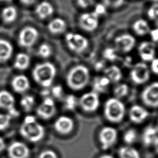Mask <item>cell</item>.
I'll return each instance as SVG.
<instances>
[{"label": "cell", "mask_w": 158, "mask_h": 158, "mask_svg": "<svg viewBox=\"0 0 158 158\" xmlns=\"http://www.w3.org/2000/svg\"><path fill=\"white\" fill-rule=\"evenodd\" d=\"M19 131L25 139L32 143H36L41 140L45 133L43 126L37 122L35 116L31 115L24 118Z\"/></svg>", "instance_id": "cell-1"}, {"label": "cell", "mask_w": 158, "mask_h": 158, "mask_svg": "<svg viewBox=\"0 0 158 158\" xmlns=\"http://www.w3.org/2000/svg\"><path fill=\"white\" fill-rule=\"evenodd\" d=\"M56 72V68L54 64L45 62L36 65L32 71V76L39 85L48 88L52 84Z\"/></svg>", "instance_id": "cell-2"}, {"label": "cell", "mask_w": 158, "mask_h": 158, "mask_svg": "<svg viewBox=\"0 0 158 158\" xmlns=\"http://www.w3.org/2000/svg\"><path fill=\"white\" fill-rule=\"evenodd\" d=\"M89 78L88 69L83 65H77L69 72L66 77V83L72 89L80 90L88 85Z\"/></svg>", "instance_id": "cell-3"}, {"label": "cell", "mask_w": 158, "mask_h": 158, "mask_svg": "<svg viewBox=\"0 0 158 158\" xmlns=\"http://www.w3.org/2000/svg\"><path fill=\"white\" fill-rule=\"evenodd\" d=\"M125 111L124 104L116 98L108 99L104 104V114L106 118L110 122H120L125 116Z\"/></svg>", "instance_id": "cell-4"}, {"label": "cell", "mask_w": 158, "mask_h": 158, "mask_svg": "<svg viewBox=\"0 0 158 158\" xmlns=\"http://www.w3.org/2000/svg\"><path fill=\"white\" fill-rule=\"evenodd\" d=\"M65 41L68 47L76 53L83 52L88 46V40L79 33L72 32L67 33Z\"/></svg>", "instance_id": "cell-5"}, {"label": "cell", "mask_w": 158, "mask_h": 158, "mask_svg": "<svg viewBox=\"0 0 158 158\" xmlns=\"http://www.w3.org/2000/svg\"><path fill=\"white\" fill-rule=\"evenodd\" d=\"M131 81L136 85L145 83L150 78V71L148 65L143 62L135 64L130 73Z\"/></svg>", "instance_id": "cell-6"}, {"label": "cell", "mask_w": 158, "mask_h": 158, "mask_svg": "<svg viewBox=\"0 0 158 158\" xmlns=\"http://www.w3.org/2000/svg\"><path fill=\"white\" fill-rule=\"evenodd\" d=\"M99 96L95 91L83 94L78 100V104L81 108L87 112L96 111L99 106Z\"/></svg>", "instance_id": "cell-7"}, {"label": "cell", "mask_w": 158, "mask_h": 158, "mask_svg": "<svg viewBox=\"0 0 158 158\" xmlns=\"http://www.w3.org/2000/svg\"><path fill=\"white\" fill-rule=\"evenodd\" d=\"M141 99L149 107H158V82H153L143 89Z\"/></svg>", "instance_id": "cell-8"}, {"label": "cell", "mask_w": 158, "mask_h": 158, "mask_svg": "<svg viewBox=\"0 0 158 158\" xmlns=\"http://www.w3.org/2000/svg\"><path fill=\"white\" fill-rule=\"evenodd\" d=\"M38 37V32L36 28L31 26L23 28L19 35V43L23 48H30L36 41Z\"/></svg>", "instance_id": "cell-9"}, {"label": "cell", "mask_w": 158, "mask_h": 158, "mask_svg": "<svg viewBox=\"0 0 158 158\" xmlns=\"http://www.w3.org/2000/svg\"><path fill=\"white\" fill-rule=\"evenodd\" d=\"M117 131L112 127H104L99 131V140L102 148L106 150L113 146L117 141Z\"/></svg>", "instance_id": "cell-10"}, {"label": "cell", "mask_w": 158, "mask_h": 158, "mask_svg": "<svg viewBox=\"0 0 158 158\" xmlns=\"http://www.w3.org/2000/svg\"><path fill=\"white\" fill-rule=\"evenodd\" d=\"M37 115L44 120L51 118L56 112V107L53 99L49 96L45 97L41 104L36 108Z\"/></svg>", "instance_id": "cell-11"}, {"label": "cell", "mask_w": 158, "mask_h": 158, "mask_svg": "<svg viewBox=\"0 0 158 158\" xmlns=\"http://www.w3.org/2000/svg\"><path fill=\"white\" fill-rule=\"evenodd\" d=\"M136 40L130 34H122L117 36L114 40V44L116 49L123 53L131 51L135 47Z\"/></svg>", "instance_id": "cell-12"}, {"label": "cell", "mask_w": 158, "mask_h": 158, "mask_svg": "<svg viewBox=\"0 0 158 158\" xmlns=\"http://www.w3.org/2000/svg\"><path fill=\"white\" fill-rule=\"evenodd\" d=\"M15 99L13 95L6 90L0 91V108L7 110L12 117H17L19 112L14 107Z\"/></svg>", "instance_id": "cell-13"}, {"label": "cell", "mask_w": 158, "mask_h": 158, "mask_svg": "<svg viewBox=\"0 0 158 158\" xmlns=\"http://www.w3.org/2000/svg\"><path fill=\"white\" fill-rule=\"evenodd\" d=\"M80 27L85 31H93L96 30L99 24V16L93 11L82 14L79 18Z\"/></svg>", "instance_id": "cell-14"}, {"label": "cell", "mask_w": 158, "mask_h": 158, "mask_svg": "<svg viewBox=\"0 0 158 158\" xmlns=\"http://www.w3.org/2000/svg\"><path fill=\"white\" fill-rule=\"evenodd\" d=\"M30 149L21 141L12 142L7 148V153L9 158H28Z\"/></svg>", "instance_id": "cell-15"}, {"label": "cell", "mask_w": 158, "mask_h": 158, "mask_svg": "<svg viewBox=\"0 0 158 158\" xmlns=\"http://www.w3.org/2000/svg\"><path fill=\"white\" fill-rule=\"evenodd\" d=\"M138 54L144 62L152 61L155 58L156 44L152 41H143L138 47Z\"/></svg>", "instance_id": "cell-16"}, {"label": "cell", "mask_w": 158, "mask_h": 158, "mask_svg": "<svg viewBox=\"0 0 158 158\" xmlns=\"http://www.w3.org/2000/svg\"><path fill=\"white\" fill-rule=\"evenodd\" d=\"M74 127L73 120L67 116L62 115L58 117L54 123L55 130L61 135H67L70 133Z\"/></svg>", "instance_id": "cell-17"}, {"label": "cell", "mask_w": 158, "mask_h": 158, "mask_svg": "<svg viewBox=\"0 0 158 158\" xmlns=\"http://www.w3.org/2000/svg\"><path fill=\"white\" fill-rule=\"evenodd\" d=\"M128 115L131 122L140 123L148 117L149 112L145 108L139 105H133L129 110Z\"/></svg>", "instance_id": "cell-18"}, {"label": "cell", "mask_w": 158, "mask_h": 158, "mask_svg": "<svg viewBox=\"0 0 158 158\" xmlns=\"http://www.w3.org/2000/svg\"><path fill=\"white\" fill-rule=\"evenodd\" d=\"M28 78L24 75L15 76L11 81V86L14 91L18 93H24L30 88Z\"/></svg>", "instance_id": "cell-19"}, {"label": "cell", "mask_w": 158, "mask_h": 158, "mask_svg": "<svg viewBox=\"0 0 158 158\" xmlns=\"http://www.w3.org/2000/svg\"><path fill=\"white\" fill-rule=\"evenodd\" d=\"M13 47L11 43L3 39H0V63L5 62L12 56Z\"/></svg>", "instance_id": "cell-20"}, {"label": "cell", "mask_w": 158, "mask_h": 158, "mask_svg": "<svg viewBox=\"0 0 158 158\" xmlns=\"http://www.w3.org/2000/svg\"><path fill=\"white\" fill-rule=\"evenodd\" d=\"M53 12L54 9L52 6L47 1L41 2L35 8V12L36 15L41 19H44L51 16Z\"/></svg>", "instance_id": "cell-21"}, {"label": "cell", "mask_w": 158, "mask_h": 158, "mask_svg": "<svg viewBox=\"0 0 158 158\" xmlns=\"http://www.w3.org/2000/svg\"><path fill=\"white\" fill-rule=\"evenodd\" d=\"M157 129L151 125L145 128L142 135V140L145 146H150L153 144L157 136Z\"/></svg>", "instance_id": "cell-22"}, {"label": "cell", "mask_w": 158, "mask_h": 158, "mask_svg": "<svg viewBox=\"0 0 158 158\" xmlns=\"http://www.w3.org/2000/svg\"><path fill=\"white\" fill-rule=\"evenodd\" d=\"M67 27L66 22L60 18H55L51 20L48 23L49 31L53 34H59L63 33Z\"/></svg>", "instance_id": "cell-23"}, {"label": "cell", "mask_w": 158, "mask_h": 158, "mask_svg": "<svg viewBox=\"0 0 158 158\" xmlns=\"http://www.w3.org/2000/svg\"><path fill=\"white\" fill-rule=\"evenodd\" d=\"M134 32L139 36H144L151 31L148 22L143 19L136 20L132 25Z\"/></svg>", "instance_id": "cell-24"}, {"label": "cell", "mask_w": 158, "mask_h": 158, "mask_svg": "<svg viewBox=\"0 0 158 158\" xmlns=\"http://www.w3.org/2000/svg\"><path fill=\"white\" fill-rule=\"evenodd\" d=\"M104 73L105 76L110 82L117 83L122 77V73L120 69L115 65H110L106 68L104 70Z\"/></svg>", "instance_id": "cell-25"}, {"label": "cell", "mask_w": 158, "mask_h": 158, "mask_svg": "<svg viewBox=\"0 0 158 158\" xmlns=\"http://www.w3.org/2000/svg\"><path fill=\"white\" fill-rule=\"evenodd\" d=\"M30 62V58L29 56L25 53L20 52L17 54L14 60V66L18 70H23L28 67Z\"/></svg>", "instance_id": "cell-26"}, {"label": "cell", "mask_w": 158, "mask_h": 158, "mask_svg": "<svg viewBox=\"0 0 158 158\" xmlns=\"http://www.w3.org/2000/svg\"><path fill=\"white\" fill-rule=\"evenodd\" d=\"M118 152L120 158H141L138 151L131 146H122Z\"/></svg>", "instance_id": "cell-27"}, {"label": "cell", "mask_w": 158, "mask_h": 158, "mask_svg": "<svg viewBox=\"0 0 158 158\" xmlns=\"http://www.w3.org/2000/svg\"><path fill=\"white\" fill-rule=\"evenodd\" d=\"M110 83V80L105 75L95 78L93 82L94 91L96 93L104 91Z\"/></svg>", "instance_id": "cell-28"}, {"label": "cell", "mask_w": 158, "mask_h": 158, "mask_svg": "<svg viewBox=\"0 0 158 158\" xmlns=\"http://www.w3.org/2000/svg\"><path fill=\"white\" fill-rule=\"evenodd\" d=\"M17 16V12L14 6H7L2 10V17L6 23L14 22Z\"/></svg>", "instance_id": "cell-29"}, {"label": "cell", "mask_w": 158, "mask_h": 158, "mask_svg": "<svg viewBox=\"0 0 158 158\" xmlns=\"http://www.w3.org/2000/svg\"><path fill=\"white\" fill-rule=\"evenodd\" d=\"M20 103L21 107L25 112H29L33 109L35 103V99L33 96L26 94L21 98Z\"/></svg>", "instance_id": "cell-30"}, {"label": "cell", "mask_w": 158, "mask_h": 158, "mask_svg": "<svg viewBox=\"0 0 158 158\" xmlns=\"http://www.w3.org/2000/svg\"><path fill=\"white\" fill-rule=\"evenodd\" d=\"M78 104V101L73 94H69L64 99V107L69 110H73Z\"/></svg>", "instance_id": "cell-31"}, {"label": "cell", "mask_w": 158, "mask_h": 158, "mask_svg": "<svg viewBox=\"0 0 158 158\" xmlns=\"http://www.w3.org/2000/svg\"><path fill=\"white\" fill-rule=\"evenodd\" d=\"M128 92V86L125 83H120L117 85L114 89V94L115 98L119 99L127 96Z\"/></svg>", "instance_id": "cell-32"}, {"label": "cell", "mask_w": 158, "mask_h": 158, "mask_svg": "<svg viewBox=\"0 0 158 158\" xmlns=\"http://www.w3.org/2000/svg\"><path fill=\"white\" fill-rule=\"evenodd\" d=\"M147 14L149 19L158 23V2H155L149 7Z\"/></svg>", "instance_id": "cell-33"}, {"label": "cell", "mask_w": 158, "mask_h": 158, "mask_svg": "<svg viewBox=\"0 0 158 158\" xmlns=\"http://www.w3.org/2000/svg\"><path fill=\"white\" fill-rule=\"evenodd\" d=\"M137 133L133 128H130L123 135V140L127 144H133L136 139Z\"/></svg>", "instance_id": "cell-34"}, {"label": "cell", "mask_w": 158, "mask_h": 158, "mask_svg": "<svg viewBox=\"0 0 158 158\" xmlns=\"http://www.w3.org/2000/svg\"><path fill=\"white\" fill-rule=\"evenodd\" d=\"M12 117L9 114H0V130L7 129L10 123Z\"/></svg>", "instance_id": "cell-35"}, {"label": "cell", "mask_w": 158, "mask_h": 158, "mask_svg": "<svg viewBox=\"0 0 158 158\" xmlns=\"http://www.w3.org/2000/svg\"><path fill=\"white\" fill-rule=\"evenodd\" d=\"M52 53L51 46L46 43L41 44L38 48V54L43 58L49 57Z\"/></svg>", "instance_id": "cell-36"}, {"label": "cell", "mask_w": 158, "mask_h": 158, "mask_svg": "<svg viewBox=\"0 0 158 158\" xmlns=\"http://www.w3.org/2000/svg\"><path fill=\"white\" fill-rule=\"evenodd\" d=\"M104 4L109 7L117 8L123 5L124 0H103Z\"/></svg>", "instance_id": "cell-37"}, {"label": "cell", "mask_w": 158, "mask_h": 158, "mask_svg": "<svg viewBox=\"0 0 158 158\" xmlns=\"http://www.w3.org/2000/svg\"><path fill=\"white\" fill-rule=\"evenodd\" d=\"M52 96L56 98H60L63 94V89L60 85L54 86L51 90Z\"/></svg>", "instance_id": "cell-38"}, {"label": "cell", "mask_w": 158, "mask_h": 158, "mask_svg": "<svg viewBox=\"0 0 158 158\" xmlns=\"http://www.w3.org/2000/svg\"><path fill=\"white\" fill-rule=\"evenodd\" d=\"M38 158H58L56 153L50 149H47L42 151L39 156Z\"/></svg>", "instance_id": "cell-39"}, {"label": "cell", "mask_w": 158, "mask_h": 158, "mask_svg": "<svg viewBox=\"0 0 158 158\" xmlns=\"http://www.w3.org/2000/svg\"><path fill=\"white\" fill-rule=\"evenodd\" d=\"M104 56L105 58L110 60H114L116 57V54L112 49H106L104 52Z\"/></svg>", "instance_id": "cell-40"}, {"label": "cell", "mask_w": 158, "mask_h": 158, "mask_svg": "<svg viewBox=\"0 0 158 158\" xmlns=\"http://www.w3.org/2000/svg\"><path fill=\"white\" fill-rule=\"evenodd\" d=\"M106 6L104 4H98L96 6L95 8H94V12L98 15H103L104 14L106 13Z\"/></svg>", "instance_id": "cell-41"}, {"label": "cell", "mask_w": 158, "mask_h": 158, "mask_svg": "<svg viewBox=\"0 0 158 158\" xmlns=\"http://www.w3.org/2000/svg\"><path fill=\"white\" fill-rule=\"evenodd\" d=\"M149 35L152 40V42H153L156 45H158V28L151 30L149 32Z\"/></svg>", "instance_id": "cell-42"}, {"label": "cell", "mask_w": 158, "mask_h": 158, "mask_svg": "<svg viewBox=\"0 0 158 158\" xmlns=\"http://www.w3.org/2000/svg\"><path fill=\"white\" fill-rule=\"evenodd\" d=\"M78 6L82 8H87L94 3V0H77Z\"/></svg>", "instance_id": "cell-43"}, {"label": "cell", "mask_w": 158, "mask_h": 158, "mask_svg": "<svg viewBox=\"0 0 158 158\" xmlns=\"http://www.w3.org/2000/svg\"><path fill=\"white\" fill-rule=\"evenodd\" d=\"M151 69L154 73L158 75V57L154 58L151 61Z\"/></svg>", "instance_id": "cell-44"}, {"label": "cell", "mask_w": 158, "mask_h": 158, "mask_svg": "<svg viewBox=\"0 0 158 158\" xmlns=\"http://www.w3.org/2000/svg\"><path fill=\"white\" fill-rule=\"evenodd\" d=\"M6 148V143L2 138L0 136V152L2 151Z\"/></svg>", "instance_id": "cell-45"}, {"label": "cell", "mask_w": 158, "mask_h": 158, "mask_svg": "<svg viewBox=\"0 0 158 158\" xmlns=\"http://www.w3.org/2000/svg\"><path fill=\"white\" fill-rule=\"evenodd\" d=\"M36 0H20V1L25 4V5H30V4H33Z\"/></svg>", "instance_id": "cell-46"}, {"label": "cell", "mask_w": 158, "mask_h": 158, "mask_svg": "<svg viewBox=\"0 0 158 158\" xmlns=\"http://www.w3.org/2000/svg\"><path fill=\"white\" fill-rule=\"evenodd\" d=\"M153 145L154 146V149H155L156 152L158 153V136L155 139V141H154V142L153 143Z\"/></svg>", "instance_id": "cell-47"}, {"label": "cell", "mask_w": 158, "mask_h": 158, "mask_svg": "<svg viewBox=\"0 0 158 158\" xmlns=\"http://www.w3.org/2000/svg\"><path fill=\"white\" fill-rule=\"evenodd\" d=\"M99 158H114L113 156H112L111 155L109 154H105L103 156H101Z\"/></svg>", "instance_id": "cell-48"}, {"label": "cell", "mask_w": 158, "mask_h": 158, "mask_svg": "<svg viewBox=\"0 0 158 158\" xmlns=\"http://www.w3.org/2000/svg\"><path fill=\"white\" fill-rule=\"evenodd\" d=\"M0 1H6V2H9V1H10L11 0H0Z\"/></svg>", "instance_id": "cell-49"}, {"label": "cell", "mask_w": 158, "mask_h": 158, "mask_svg": "<svg viewBox=\"0 0 158 158\" xmlns=\"http://www.w3.org/2000/svg\"><path fill=\"white\" fill-rule=\"evenodd\" d=\"M152 1H154V2H158V0H151Z\"/></svg>", "instance_id": "cell-50"}, {"label": "cell", "mask_w": 158, "mask_h": 158, "mask_svg": "<svg viewBox=\"0 0 158 158\" xmlns=\"http://www.w3.org/2000/svg\"><path fill=\"white\" fill-rule=\"evenodd\" d=\"M157 129V130H158V120H157V128H156Z\"/></svg>", "instance_id": "cell-51"}]
</instances>
